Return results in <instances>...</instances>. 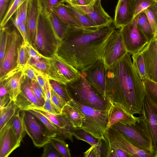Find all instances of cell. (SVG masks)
<instances>
[{"label": "cell", "mask_w": 157, "mask_h": 157, "mask_svg": "<svg viewBox=\"0 0 157 157\" xmlns=\"http://www.w3.org/2000/svg\"><path fill=\"white\" fill-rule=\"evenodd\" d=\"M116 28L113 22L95 30L69 26L56 52L80 73L101 58L106 43Z\"/></svg>", "instance_id": "cell-1"}, {"label": "cell", "mask_w": 157, "mask_h": 157, "mask_svg": "<svg viewBox=\"0 0 157 157\" xmlns=\"http://www.w3.org/2000/svg\"><path fill=\"white\" fill-rule=\"evenodd\" d=\"M105 92L110 101L119 104L131 114L142 113L146 94L129 53L106 69Z\"/></svg>", "instance_id": "cell-2"}, {"label": "cell", "mask_w": 157, "mask_h": 157, "mask_svg": "<svg viewBox=\"0 0 157 157\" xmlns=\"http://www.w3.org/2000/svg\"><path fill=\"white\" fill-rule=\"evenodd\" d=\"M71 99L81 105L96 109L108 111L111 102L95 91L81 75L66 84Z\"/></svg>", "instance_id": "cell-3"}, {"label": "cell", "mask_w": 157, "mask_h": 157, "mask_svg": "<svg viewBox=\"0 0 157 157\" xmlns=\"http://www.w3.org/2000/svg\"><path fill=\"white\" fill-rule=\"evenodd\" d=\"M67 103L72 106L81 116L82 125L77 128L83 130L96 139L103 140L108 128V111L84 105L72 99Z\"/></svg>", "instance_id": "cell-4"}, {"label": "cell", "mask_w": 157, "mask_h": 157, "mask_svg": "<svg viewBox=\"0 0 157 157\" xmlns=\"http://www.w3.org/2000/svg\"><path fill=\"white\" fill-rule=\"evenodd\" d=\"M59 42L57 39L48 13L39 3L37 23L35 48L44 56L52 57L56 52Z\"/></svg>", "instance_id": "cell-5"}, {"label": "cell", "mask_w": 157, "mask_h": 157, "mask_svg": "<svg viewBox=\"0 0 157 157\" xmlns=\"http://www.w3.org/2000/svg\"><path fill=\"white\" fill-rule=\"evenodd\" d=\"M112 127L125 135L137 147L156 157L150 132L141 115L135 124L118 123Z\"/></svg>", "instance_id": "cell-6"}, {"label": "cell", "mask_w": 157, "mask_h": 157, "mask_svg": "<svg viewBox=\"0 0 157 157\" xmlns=\"http://www.w3.org/2000/svg\"><path fill=\"white\" fill-rule=\"evenodd\" d=\"M25 130L35 146L40 148L56 135L50 132L36 116L28 110H21Z\"/></svg>", "instance_id": "cell-7"}, {"label": "cell", "mask_w": 157, "mask_h": 157, "mask_svg": "<svg viewBox=\"0 0 157 157\" xmlns=\"http://www.w3.org/2000/svg\"><path fill=\"white\" fill-rule=\"evenodd\" d=\"M127 52L121 28H116L112 33L106 42L101 58L106 70Z\"/></svg>", "instance_id": "cell-8"}, {"label": "cell", "mask_w": 157, "mask_h": 157, "mask_svg": "<svg viewBox=\"0 0 157 157\" xmlns=\"http://www.w3.org/2000/svg\"><path fill=\"white\" fill-rule=\"evenodd\" d=\"M138 14L127 24L121 28L126 49L131 55L141 51L149 43L137 26Z\"/></svg>", "instance_id": "cell-9"}, {"label": "cell", "mask_w": 157, "mask_h": 157, "mask_svg": "<svg viewBox=\"0 0 157 157\" xmlns=\"http://www.w3.org/2000/svg\"><path fill=\"white\" fill-rule=\"evenodd\" d=\"M21 35L15 27L8 29L7 46L5 56L0 67V80L17 67V48L22 42Z\"/></svg>", "instance_id": "cell-10"}, {"label": "cell", "mask_w": 157, "mask_h": 157, "mask_svg": "<svg viewBox=\"0 0 157 157\" xmlns=\"http://www.w3.org/2000/svg\"><path fill=\"white\" fill-rule=\"evenodd\" d=\"M106 70L101 58L80 73L92 87L103 97L108 99L105 92Z\"/></svg>", "instance_id": "cell-11"}, {"label": "cell", "mask_w": 157, "mask_h": 157, "mask_svg": "<svg viewBox=\"0 0 157 157\" xmlns=\"http://www.w3.org/2000/svg\"><path fill=\"white\" fill-rule=\"evenodd\" d=\"M104 138L125 151L130 157H154L151 153L137 147L125 135L112 127L107 128Z\"/></svg>", "instance_id": "cell-12"}, {"label": "cell", "mask_w": 157, "mask_h": 157, "mask_svg": "<svg viewBox=\"0 0 157 157\" xmlns=\"http://www.w3.org/2000/svg\"><path fill=\"white\" fill-rule=\"evenodd\" d=\"M14 102L21 110H41L43 107L31 88L29 79L25 76L23 80L21 91Z\"/></svg>", "instance_id": "cell-13"}, {"label": "cell", "mask_w": 157, "mask_h": 157, "mask_svg": "<svg viewBox=\"0 0 157 157\" xmlns=\"http://www.w3.org/2000/svg\"><path fill=\"white\" fill-rule=\"evenodd\" d=\"M141 115L150 132L155 155L157 157V105L146 95L144 100Z\"/></svg>", "instance_id": "cell-14"}, {"label": "cell", "mask_w": 157, "mask_h": 157, "mask_svg": "<svg viewBox=\"0 0 157 157\" xmlns=\"http://www.w3.org/2000/svg\"><path fill=\"white\" fill-rule=\"evenodd\" d=\"M144 62L147 77L157 82V43L151 40L140 51Z\"/></svg>", "instance_id": "cell-15"}, {"label": "cell", "mask_w": 157, "mask_h": 157, "mask_svg": "<svg viewBox=\"0 0 157 157\" xmlns=\"http://www.w3.org/2000/svg\"><path fill=\"white\" fill-rule=\"evenodd\" d=\"M28 63L47 75L50 79L63 84L67 83L52 57L38 60L30 58Z\"/></svg>", "instance_id": "cell-16"}, {"label": "cell", "mask_w": 157, "mask_h": 157, "mask_svg": "<svg viewBox=\"0 0 157 157\" xmlns=\"http://www.w3.org/2000/svg\"><path fill=\"white\" fill-rule=\"evenodd\" d=\"M35 109L55 125L61 132L63 140L67 139L73 142V133L75 127L65 116L62 113L55 114L40 109Z\"/></svg>", "instance_id": "cell-17"}, {"label": "cell", "mask_w": 157, "mask_h": 157, "mask_svg": "<svg viewBox=\"0 0 157 157\" xmlns=\"http://www.w3.org/2000/svg\"><path fill=\"white\" fill-rule=\"evenodd\" d=\"M23 67H17L0 80V82H3L5 85L11 101L15 100L21 91L25 76Z\"/></svg>", "instance_id": "cell-18"}, {"label": "cell", "mask_w": 157, "mask_h": 157, "mask_svg": "<svg viewBox=\"0 0 157 157\" xmlns=\"http://www.w3.org/2000/svg\"><path fill=\"white\" fill-rule=\"evenodd\" d=\"M110 102L111 105L108 111V128L118 123L124 124L136 123L138 117L131 114L119 104Z\"/></svg>", "instance_id": "cell-19"}, {"label": "cell", "mask_w": 157, "mask_h": 157, "mask_svg": "<svg viewBox=\"0 0 157 157\" xmlns=\"http://www.w3.org/2000/svg\"><path fill=\"white\" fill-rule=\"evenodd\" d=\"M18 147L10 120L0 130V157L8 156Z\"/></svg>", "instance_id": "cell-20"}, {"label": "cell", "mask_w": 157, "mask_h": 157, "mask_svg": "<svg viewBox=\"0 0 157 157\" xmlns=\"http://www.w3.org/2000/svg\"><path fill=\"white\" fill-rule=\"evenodd\" d=\"M39 7L38 0H29L26 26L28 42L35 48L38 14Z\"/></svg>", "instance_id": "cell-21"}, {"label": "cell", "mask_w": 157, "mask_h": 157, "mask_svg": "<svg viewBox=\"0 0 157 157\" xmlns=\"http://www.w3.org/2000/svg\"><path fill=\"white\" fill-rule=\"evenodd\" d=\"M101 0H97L94 4L86 7L82 11L87 14L98 27H102L112 24L113 20L102 7Z\"/></svg>", "instance_id": "cell-22"}, {"label": "cell", "mask_w": 157, "mask_h": 157, "mask_svg": "<svg viewBox=\"0 0 157 157\" xmlns=\"http://www.w3.org/2000/svg\"><path fill=\"white\" fill-rule=\"evenodd\" d=\"M134 18L131 0H118L116 6L113 23L117 29L129 22Z\"/></svg>", "instance_id": "cell-23"}, {"label": "cell", "mask_w": 157, "mask_h": 157, "mask_svg": "<svg viewBox=\"0 0 157 157\" xmlns=\"http://www.w3.org/2000/svg\"><path fill=\"white\" fill-rule=\"evenodd\" d=\"M73 136L76 139L84 141L93 146L101 155L105 157L106 148L103 140L96 139L82 129L75 128Z\"/></svg>", "instance_id": "cell-24"}, {"label": "cell", "mask_w": 157, "mask_h": 157, "mask_svg": "<svg viewBox=\"0 0 157 157\" xmlns=\"http://www.w3.org/2000/svg\"><path fill=\"white\" fill-rule=\"evenodd\" d=\"M52 10L69 26L84 29L64 3H61L56 5L53 8Z\"/></svg>", "instance_id": "cell-25"}, {"label": "cell", "mask_w": 157, "mask_h": 157, "mask_svg": "<svg viewBox=\"0 0 157 157\" xmlns=\"http://www.w3.org/2000/svg\"><path fill=\"white\" fill-rule=\"evenodd\" d=\"M52 57L67 83L74 80L80 76V73L65 62L58 56L56 52Z\"/></svg>", "instance_id": "cell-26"}, {"label": "cell", "mask_w": 157, "mask_h": 157, "mask_svg": "<svg viewBox=\"0 0 157 157\" xmlns=\"http://www.w3.org/2000/svg\"><path fill=\"white\" fill-rule=\"evenodd\" d=\"M47 13L56 37L60 43L69 26L63 21L52 10Z\"/></svg>", "instance_id": "cell-27"}, {"label": "cell", "mask_w": 157, "mask_h": 157, "mask_svg": "<svg viewBox=\"0 0 157 157\" xmlns=\"http://www.w3.org/2000/svg\"><path fill=\"white\" fill-rule=\"evenodd\" d=\"M66 5L69 10L77 18L84 29L95 30L101 28L97 26L87 14L79 9L68 4Z\"/></svg>", "instance_id": "cell-28"}, {"label": "cell", "mask_w": 157, "mask_h": 157, "mask_svg": "<svg viewBox=\"0 0 157 157\" xmlns=\"http://www.w3.org/2000/svg\"><path fill=\"white\" fill-rule=\"evenodd\" d=\"M21 110L18 109L16 114L11 119L12 127L19 147L26 133L24 127Z\"/></svg>", "instance_id": "cell-29"}, {"label": "cell", "mask_w": 157, "mask_h": 157, "mask_svg": "<svg viewBox=\"0 0 157 157\" xmlns=\"http://www.w3.org/2000/svg\"><path fill=\"white\" fill-rule=\"evenodd\" d=\"M137 25L146 37L148 42L154 39L152 29L144 10L138 14Z\"/></svg>", "instance_id": "cell-30"}, {"label": "cell", "mask_w": 157, "mask_h": 157, "mask_svg": "<svg viewBox=\"0 0 157 157\" xmlns=\"http://www.w3.org/2000/svg\"><path fill=\"white\" fill-rule=\"evenodd\" d=\"M18 109L13 101H10L6 106L0 109V130L16 114Z\"/></svg>", "instance_id": "cell-31"}, {"label": "cell", "mask_w": 157, "mask_h": 157, "mask_svg": "<svg viewBox=\"0 0 157 157\" xmlns=\"http://www.w3.org/2000/svg\"><path fill=\"white\" fill-rule=\"evenodd\" d=\"M61 113L65 116L75 128L81 127L82 124L81 116L77 111L67 103L61 110Z\"/></svg>", "instance_id": "cell-32"}, {"label": "cell", "mask_w": 157, "mask_h": 157, "mask_svg": "<svg viewBox=\"0 0 157 157\" xmlns=\"http://www.w3.org/2000/svg\"><path fill=\"white\" fill-rule=\"evenodd\" d=\"M25 0H10L6 12L2 21L0 27L5 26L17 10Z\"/></svg>", "instance_id": "cell-33"}, {"label": "cell", "mask_w": 157, "mask_h": 157, "mask_svg": "<svg viewBox=\"0 0 157 157\" xmlns=\"http://www.w3.org/2000/svg\"><path fill=\"white\" fill-rule=\"evenodd\" d=\"M28 110L37 117L49 130L55 134L56 135V137L63 140L60 132L55 125L46 117L36 111L35 109H31Z\"/></svg>", "instance_id": "cell-34"}, {"label": "cell", "mask_w": 157, "mask_h": 157, "mask_svg": "<svg viewBox=\"0 0 157 157\" xmlns=\"http://www.w3.org/2000/svg\"><path fill=\"white\" fill-rule=\"evenodd\" d=\"M142 80L146 95L157 105V82L147 78Z\"/></svg>", "instance_id": "cell-35"}, {"label": "cell", "mask_w": 157, "mask_h": 157, "mask_svg": "<svg viewBox=\"0 0 157 157\" xmlns=\"http://www.w3.org/2000/svg\"><path fill=\"white\" fill-rule=\"evenodd\" d=\"M152 29L154 39L157 38V2L145 10Z\"/></svg>", "instance_id": "cell-36"}, {"label": "cell", "mask_w": 157, "mask_h": 157, "mask_svg": "<svg viewBox=\"0 0 157 157\" xmlns=\"http://www.w3.org/2000/svg\"><path fill=\"white\" fill-rule=\"evenodd\" d=\"M30 57L29 56L27 44L23 41L17 48V67H23L28 63Z\"/></svg>", "instance_id": "cell-37"}, {"label": "cell", "mask_w": 157, "mask_h": 157, "mask_svg": "<svg viewBox=\"0 0 157 157\" xmlns=\"http://www.w3.org/2000/svg\"><path fill=\"white\" fill-rule=\"evenodd\" d=\"M104 140L106 148V157H130L125 151L114 144L111 143L104 138Z\"/></svg>", "instance_id": "cell-38"}, {"label": "cell", "mask_w": 157, "mask_h": 157, "mask_svg": "<svg viewBox=\"0 0 157 157\" xmlns=\"http://www.w3.org/2000/svg\"><path fill=\"white\" fill-rule=\"evenodd\" d=\"M157 2V0H131L134 17Z\"/></svg>", "instance_id": "cell-39"}, {"label": "cell", "mask_w": 157, "mask_h": 157, "mask_svg": "<svg viewBox=\"0 0 157 157\" xmlns=\"http://www.w3.org/2000/svg\"><path fill=\"white\" fill-rule=\"evenodd\" d=\"M62 157H70L71 155L68 145L64 140L56 137L52 138L50 142Z\"/></svg>", "instance_id": "cell-40"}, {"label": "cell", "mask_w": 157, "mask_h": 157, "mask_svg": "<svg viewBox=\"0 0 157 157\" xmlns=\"http://www.w3.org/2000/svg\"><path fill=\"white\" fill-rule=\"evenodd\" d=\"M131 57L133 63L138 71L142 80L147 78L144 59L140 51L132 54Z\"/></svg>", "instance_id": "cell-41"}, {"label": "cell", "mask_w": 157, "mask_h": 157, "mask_svg": "<svg viewBox=\"0 0 157 157\" xmlns=\"http://www.w3.org/2000/svg\"><path fill=\"white\" fill-rule=\"evenodd\" d=\"M49 82L55 92L67 103L71 100L67 91L66 85L61 84L52 79H49Z\"/></svg>", "instance_id": "cell-42"}, {"label": "cell", "mask_w": 157, "mask_h": 157, "mask_svg": "<svg viewBox=\"0 0 157 157\" xmlns=\"http://www.w3.org/2000/svg\"><path fill=\"white\" fill-rule=\"evenodd\" d=\"M8 28L4 26L0 27V67L4 60L6 54Z\"/></svg>", "instance_id": "cell-43"}, {"label": "cell", "mask_w": 157, "mask_h": 157, "mask_svg": "<svg viewBox=\"0 0 157 157\" xmlns=\"http://www.w3.org/2000/svg\"><path fill=\"white\" fill-rule=\"evenodd\" d=\"M0 109H1L6 106L11 101L9 92L3 81L0 82Z\"/></svg>", "instance_id": "cell-44"}, {"label": "cell", "mask_w": 157, "mask_h": 157, "mask_svg": "<svg viewBox=\"0 0 157 157\" xmlns=\"http://www.w3.org/2000/svg\"><path fill=\"white\" fill-rule=\"evenodd\" d=\"M95 2V0H64V2L79 10L93 5Z\"/></svg>", "instance_id": "cell-45"}, {"label": "cell", "mask_w": 157, "mask_h": 157, "mask_svg": "<svg viewBox=\"0 0 157 157\" xmlns=\"http://www.w3.org/2000/svg\"><path fill=\"white\" fill-rule=\"evenodd\" d=\"M42 157H61V155L50 142L44 146Z\"/></svg>", "instance_id": "cell-46"}, {"label": "cell", "mask_w": 157, "mask_h": 157, "mask_svg": "<svg viewBox=\"0 0 157 157\" xmlns=\"http://www.w3.org/2000/svg\"><path fill=\"white\" fill-rule=\"evenodd\" d=\"M40 6L46 12L52 11L53 8L56 5L64 3V0H38Z\"/></svg>", "instance_id": "cell-47"}, {"label": "cell", "mask_w": 157, "mask_h": 157, "mask_svg": "<svg viewBox=\"0 0 157 157\" xmlns=\"http://www.w3.org/2000/svg\"><path fill=\"white\" fill-rule=\"evenodd\" d=\"M51 100L57 108L62 110L67 102L58 95L51 86Z\"/></svg>", "instance_id": "cell-48"}, {"label": "cell", "mask_w": 157, "mask_h": 157, "mask_svg": "<svg viewBox=\"0 0 157 157\" xmlns=\"http://www.w3.org/2000/svg\"><path fill=\"white\" fill-rule=\"evenodd\" d=\"M28 53L30 58L35 60H40L43 59H48L51 57H46L29 43L27 44Z\"/></svg>", "instance_id": "cell-49"}, {"label": "cell", "mask_w": 157, "mask_h": 157, "mask_svg": "<svg viewBox=\"0 0 157 157\" xmlns=\"http://www.w3.org/2000/svg\"><path fill=\"white\" fill-rule=\"evenodd\" d=\"M41 110L53 114H58L61 113V110L54 104L51 101L45 100Z\"/></svg>", "instance_id": "cell-50"}, {"label": "cell", "mask_w": 157, "mask_h": 157, "mask_svg": "<svg viewBox=\"0 0 157 157\" xmlns=\"http://www.w3.org/2000/svg\"><path fill=\"white\" fill-rule=\"evenodd\" d=\"M23 71L24 75L27 77L30 80H34L36 81V73L29 63L23 67Z\"/></svg>", "instance_id": "cell-51"}, {"label": "cell", "mask_w": 157, "mask_h": 157, "mask_svg": "<svg viewBox=\"0 0 157 157\" xmlns=\"http://www.w3.org/2000/svg\"><path fill=\"white\" fill-rule=\"evenodd\" d=\"M29 0H25L18 9L23 22L26 24Z\"/></svg>", "instance_id": "cell-52"}, {"label": "cell", "mask_w": 157, "mask_h": 157, "mask_svg": "<svg viewBox=\"0 0 157 157\" xmlns=\"http://www.w3.org/2000/svg\"><path fill=\"white\" fill-rule=\"evenodd\" d=\"M36 81L34 80H30L31 87L36 97L43 106L45 100L37 89L36 84Z\"/></svg>", "instance_id": "cell-53"}, {"label": "cell", "mask_w": 157, "mask_h": 157, "mask_svg": "<svg viewBox=\"0 0 157 157\" xmlns=\"http://www.w3.org/2000/svg\"><path fill=\"white\" fill-rule=\"evenodd\" d=\"M14 14V17L11 18V19H12V21L15 27L18 30L20 25L23 23V21L18 9Z\"/></svg>", "instance_id": "cell-54"}, {"label": "cell", "mask_w": 157, "mask_h": 157, "mask_svg": "<svg viewBox=\"0 0 157 157\" xmlns=\"http://www.w3.org/2000/svg\"><path fill=\"white\" fill-rule=\"evenodd\" d=\"M84 157H101L100 154L93 146L91 147L88 149L84 153Z\"/></svg>", "instance_id": "cell-55"}, {"label": "cell", "mask_w": 157, "mask_h": 157, "mask_svg": "<svg viewBox=\"0 0 157 157\" xmlns=\"http://www.w3.org/2000/svg\"><path fill=\"white\" fill-rule=\"evenodd\" d=\"M10 0H0V21H2L6 11L7 4Z\"/></svg>", "instance_id": "cell-56"}, {"label": "cell", "mask_w": 157, "mask_h": 157, "mask_svg": "<svg viewBox=\"0 0 157 157\" xmlns=\"http://www.w3.org/2000/svg\"><path fill=\"white\" fill-rule=\"evenodd\" d=\"M18 31L20 33L25 42L26 44L29 43L27 40L26 24L22 23L20 25Z\"/></svg>", "instance_id": "cell-57"}, {"label": "cell", "mask_w": 157, "mask_h": 157, "mask_svg": "<svg viewBox=\"0 0 157 157\" xmlns=\"http://www.w3.org/2000/svg\"><path fill=\"white\" fill-rule=\"evenodd\" d=\"M49 79L48 78L46 81L45 86V100H51V86L49 82Z\"/></svg>", "instance_id": "cell-58"}, {"label": "cell", "mask_w": 157, "mask_h": 157, "mask_svg": "<svg viewBox=\"0 0 157 157\" xmlns=\"http://www.w3.org/2000/svg\"><path fill=\"white\" fill-rule=\"evenodd\" d=\"M155 39L156 40V41L157 43V38L156 39Z\"/></svg>", "instance_id": "cell-59"}, {"label": "cell", "mask_w": 157, "mask_h": 157, "mask_svg": "<svg viewBox=\"0 0 157 157\" xmlns=\"http://www.w3.org/2000/svg\"></svg>", "instance_id": "cell-60"}]
</instances>
